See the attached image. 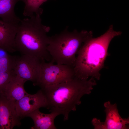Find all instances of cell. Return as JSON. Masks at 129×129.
I'll return each mask as SVG.
<instances>
[{"label":"cell","instance_id":"6da1fadb","mask_svg":"<svg viewBox=\"0 0 129 129\" xmlns=\"http://www.w3.org/2000/svg\"><path fill=\"white\" fill-rule=\"evenodd\" d=\"M121 31L114 30L113 25L101 36L86 40L78 51L74 66L75 77L88 79L90 76L100 79V70L103 67L111 40L121 35Z\"/></svg>","mask_w":129,"mask_h":129},{"label":"cell","instance_id":"7a4b0ae2","mask_svg":"<svg viewBox=\"0 0 129 129\" xmlns=\"http://www.w3.org/2000/svg\"><path fill=\"white\" fill-rule=\"evenodd\" d=\"M96 84L93 77L88 80L75 77L68 81L41 89L46 96L49 111L63 115L64 120L66 121L70 112L75 111L76 106L81 103L82 97L90 94Z\"/></svg>","mask_w":129,"mask_h":129},{"label":"cell","instance_id":"3957f363","mask_svg":"<svg viewBox=\"0 0 129 129\" xmlns=\"http://www.w3.org/2000/svg\"><path fill=\"white\" fill-rule=\"evenodd\" d=\"M40 16L34 14L21 20L15 38V48L22 55L50 62L51 58L47 49L50 37L47 33L50 28L42 24Z\"/></svg>","mask_w":129,"mask_h":129},{"label":"cell","instance_id":"277c9868","mask_svg":"<svg viewBox=\"0 0 129 129\" xmlns=\"http://www.w3.org/2000/svg\"><path fill=\"white\" fill-rule=\"evenodd\" d=\"M68 28L67 27L59 33L50 37L47 49L51 61L74 67L78 51L86 40L93 37V33L76 30L70 32Z\"/></svg>","mask_w":129,"mask_h":129},{"label":"cell","instance_id":"5b68a950","mask_svg":"<svg viewBox=\"0 0 129 129\" xmlns=\"http://www.w3.org/2000/svg\"><path fill=\"white\" fill-rule=\"evenodd\" d=\"M75 77L74 67L56 64L52 61L47 63L42 60L40 64L37 81L34 85L41 89L69 81Z\"/></svg>","mask_w":129,"mask_h":129},{"label":"cell","instance_id":"8992f818","mask_svg":"<svg viewBox=\"0 0 129 129\" xmlns=\"http://www.w3.org/2000/svg\"><path fill=\"white\" fill-rule=\"evenodd\" d=\"M42 60L24 55L16 56L13 70L16 76L26 81H32L34 85L38 79Z\"/></svg>","mask_w":129,"mask_h":129},{"label":"cell","instance_id":"52a82bcc","mask_svg":"<svg viewBox=\"0 0 129 129\" xmlns=\"http://www.w3.org/2000/svg\"><path fill=\"white\" fill-rule=\"evenodd\" d=\"M106 114V119L104 122H101L100 120L93 118L91 123L95 129H129L128 124L129 123V118H122L119 113L115 103L112 104L110 101L104 104Z\"/></svg>","mask_w":129,"mask_h":129},{"label":"cell","instance_id":"ba28073f","mask_svg":"<svg viewBox=\"0 0 129 129\" xmlns=\"http://www.w3.org/2000/svg\"><path fill=\"white\" fill-rule=\"evenodd\" d=\"M48 105L46 96L41 89L34 94L27 93L22 98L15 102L17 113L21 119L40 108H47Z\"/></svg>","mask_w":129,"mask_h":129},{"label":"cell","instance_id":"9c48e42d","mask_svg":"<svg viewBox=\"0 0 129 129\" xmlns=\"http://www.w3.org/2000/svg\"><path fill=\"white\" fill-rule=\"evenodd\" d=\"M16 101L10 100L0 95V126L1 129H12L21 124L18 116Z\"/></svg>","mask_w":129,"mask_h":129},{"label":"cell","instance_id":"30bf717a","mask_svg":"<svg viewBox=\"0 0 129 129\" xmlns=\"http://www.w3.org/2000/svg\"><path fill=\"white\" fill-rule=\"evenodd\" d=\"M19 24L0 20V48L11 53L16 51L15 41Z\"/></svg>","mask_w":129,"mask_h":129},{"label":"cell","instance_id":"8fae6325","mask_svg":"<svg viewBox=\"0 0 129 129\" xmlns=\"http://www.w3.org/2000/svg\"><path fill=\"white\" fill-rule=\"evenodd\" d=\"M26 81L16 75L7 84L0 95L10 100L16 101L20 100L27 93L24 87Z\"/></svg>","mask_w":129,"mask_h":129},{"label":"cell","instance_id":"7c38bea8","mask_svg":"<svg viewBox=\"0 0 129 129\" xmlns=\"http://www.w3.org/2000/svg\"><path fill=\"white\" fill-rule=\"evenodd\" d=\"M59 114L54 112L45 114L40 112L39 109L33 111L28 114L27 117L31 118L33 120L34 125L32 129H56L54 120Z\"/></svg>","mask_w":129,"mask_h":129},{"label":"cell","instance_id":"4fadbf2b","mask_svg":"<svg viewBox=\"0 0 129 129\" xmlns=\"http://www.w3.org/2000/svg\"><path fill=\"white\" fill-rule=\"evenodd\" d=\"M21 0H0V17L6 22L18 24L21 19L16 15L14 7Z\"/></svg>","mask_w":129,"mask_h":129},{"label":"cell","instance_id":"5bb4252c","mask_svg":"<svg viewBox=\"0 0 129 129\" xmlns=\"http://www.w3.org/2000/svg\"><path fill=\"white\" fill-rule=\"evenodd\" d=\"M48 0H21L25 4L23 12L24 16L30 17L34 14L41 15L43 9L40 6Z\"/></svg>","mask_w":129,"mask_h":129},{"label":"cell","instance_id":"9a60e30c","mask_svg":"<svg viewBox=\"0 0 129 129\" xmlns=\"http://www.w3.org/2000/svg\"><path fill=\"white\" fill-rule=\"evenodd\" d=\"M16 56L9 54L0 58V73L13 70Z\"/></svg>","mask_w":129,"mask_h":129},{"label":"cell","instance_id":"2e32d148","mask_svg":"<svg viewBox=\"0 0 129 129\" xmlns=\"http://www.w3.org/2000/svg\"><path fill=\"white\" fill-rule=\"evenodd\" d=\"M16 75L13 70L0 73V95L2 94L7 84Z\"/></svg>","mask_w":129,"mask_h":129},{"label":"cell","instance_id":"e0dca14e","mask_svg":"<svg viewBox=\"0 0 129 129\" xmlns=\"http://www.w3.org/2000/svg\"><path fill=\"white\" fill-rule=\"evenodd\" d=\"M7 52L1 48H0V58L8 55L9 54Z\"/></svg>","mask_w":129,"mask_h":129},{"label":"cell","instance_id":"ac0fdd59","mask_svg":"<svg viewBox=\"0 0 129 129\" xmlns=\"http://www.w3.org/2000/svg\"><path fill=\"white\" fill-rule=\"evenodd\" d=\"M0 129H1L0 127Z\"/></svg>","mask_w":129,"mask_h":129}]
</instances>
